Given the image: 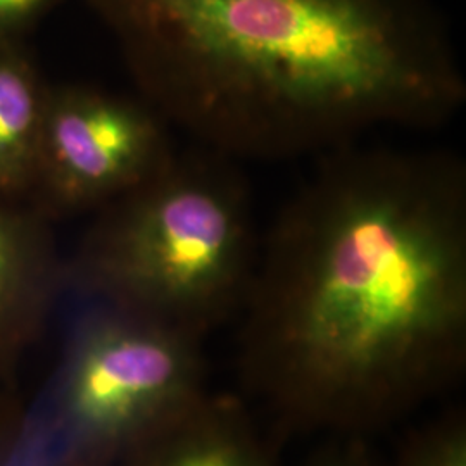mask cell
<instances>
[{
    "label": "cell",
    "instance_id": "cell-1",
    "mask_svg": "<svg viewBox=\"0 0 466 466\" xmlns=\"http://www.w3.org/2000/svg\"><path fill=\"white\" fill-rule=\"evenodd\" d=\"M246 385L292 431H382L466 363V167L450 150L323 156L259 240Z\"/></svg>",
    "mask_w": 466,
    "mask_h": 466
},
{
    "label": "cell",
    "instance_id": "cell-2",
    "mask_svg": "<svg viewBox=\"0 0 466 466\" xmlns=\"http://www.w3.org/2000/svg\"><path fill=\"white\" fill-rule=\"evenodd\" d=\"M144 100L235 161L329 154L456 116L466 78L400 0H104Z\"/></svg>",
    "mask_w": 466,
    "mask_h": 466
},
{
    "label": "cell",
    "instance_id": "cell-3",
    "mask_svg": "<svg viewBox=\"0 0 466 466\" xmlns=\"http://www.w3.org/2000/svg\"><path fill=\"white\" fill-rule=\"evenodd\" d=\"M238 161L199 146L97 211L82 273L115 308L204 339L237 317L259 238Z\"/></svg>",
    "mask_w": 466,
    "mask_h": 466
},
{
    "label": "cell",
    "instance_id": "cell-4",
    "mask_svg": "<svg viewBox=\"0 0 466 466\" xmlns=\"http://www.w3.org/2000/svg\"><path fill=\"white\" fill-rule=\"evenodd\" d=\"M175 150L146 100L90 86L49 88L32 194L46 217L99 211L147 182Z\"/></svg>",
    "mask_w": 466,
    "mask_h": 466
},
{
    "label": "cell",
    "instance_id": "cell-5",
    "mask_svg": "<svg viewBox=\"0 0 466 466\" xmlns=\"http://www.w3.org/2000/svg\"><path fill=\"white\" fill-rule=\"evenodd\" d=\"M200 342L115 306L92 318L71 385L75 417L107 439L159 432L208 396Z\"/></svg>",
    "mask_w": 466,
    "mask_h": 466
},
{
    "label": "cell",
    "instance_id": "cell-6",
    "mask_svg": "<svg viewBox=\"0 0 466 466\" xmlns=\"http://www.w3.org/2000/svg\"><path fill=\"white\" fill-rule=\"evenodd\" d=\"M140 466H275L238 400L209 394L150 435Z\"/></svg>",
    "mask_w": 466,
    "mask_h": 466
},
{
    "label": "cell",
    "instance_id": "cell-7",
    "mask_svg": "<svg viewBox=\"0 0 466 466\" xmlns=\"http://www.w3.org/2000/svg\"><path fill=\"white\" fill-rule=\"evenodd\" d=\"M47 92L26 59L0 47V198L34 190Z\"/></svg>",
    "mask_w": 466,
    "mask_h": 466
},
{
    "label": "cell",
    "instance_id": "cell-8",
    "mask_svg": "<svg viewBox=\"0 0 466 466\" xmlns=\"http://www.w3.org/2000/svg\"><path fill=\"white\" fill-rule=\"evenodd\" d=\"M40 209L0 198V325L30 304L44 249Z\"/></svg>",
    "mask_w": 466,
    "mask_h": 466
},
{
    "label": "cell",
    "instance_id": "cell-9",
    "mask_svg": "<svg viewBox=\"0 0 466 466\" xmlns=\"http://www.w3.org/2000/svg\"><path fill=\"white\" fill-rule=\"evenodd\" d=\"M396 466H466V421L458 413L411 433Z\"/></svg>",
    "mask_w": 466,
    "mask_h": 466
},
{
    "label": "cell",
    "instance_id": "cell-10",
    "mask_svg": "<svg viewBox=\"0 0 466 466\" xmlns=\"http://www.w3.org/2000/svg\"><path fill=\"white\" fill-rule=\"evenodd\" d=\"M365 437L335 435V441L318 451L306 466H379Z\"/></svg>",
    "mask_w": 466,
    "mask_h": 466
},
{
    "label": "cell",
    "instance_id": "cell-11",
    "mask_svg": "<svg viewBox=\"0 0 466 466\" xmlns=\"http://www.w3.org/2000/svg\"><path fill=\"white\" fill-rule=\"evenodd\" d=\"M50 0H0V35L36 16Z\"/></svg>",
    "mask_w": 466,
    "mask_h": 466
}]
</instances>
